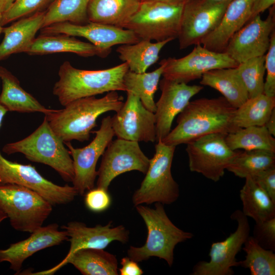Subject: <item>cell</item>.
Here are the masks:
<instances>
[{"instance_id": "obj_1", "label": "cell", "mask_w": 275, "mask_h": 275, "mask_svg": "<svg viewBox=\"0 0 275 275\" xmlns=\"http://www.w3.org/2000/svg\"><path fill=\"white\" fill-rule=\"evenodd\" d=\"M236 109L223 96L189 101L178 114L176 126L161 141L176 147L209 134L234 132L239 129L234 122Z\"/></svg>"}, {"instance_id": "obj_2", "label": "cell", "mask_w": 275, "mask_h": 275, "mask_svg": "<svg viewBox=\"0 0 275 275\" xmlns=\"http://www.w3.org/2000/svg\"><path fill=\"white\" fill-rule=\"evenodd\" d=\"M123 97L117 91L108 92L104 97L95 96L70 102L64 109L45 115L54 133L65 142L88 141L97 120L109 111L118 112L123 105Z\"/></svg>"}, {"instance_id": "obj_3", "label": "cell", "mask_w": 275, "mask_h": 275, "mask_svg": "<svg viewBox=\"0 0 275 275\" xmlns=\"http://www.w3.org/2000/svg\"><path fill=\"white\" fill-rule=\"evenodd\" d=\"M129 70L126 63L101 70H83L63 62L58 71L59 79L53 94L65 106L75 100L111 91H125L124 76Z\"/></svg>"}, {"instance_id": "obj_4", "label": "cell", "mask_w": 275, "mask_h": 275, "mask_svg": "<svg viewBox=\"0 0 275 275\" xmlns=\"http://www.w3.org/2000/svg\"><path fill=\"white\" fill-rule=\"evenodd\" d=\"M163 205L155 203L154 208L142 204L135 206L147 227L148 235L143 245L129 247L127 255L131 259L140 262L156 257L163 259L171 267L176 245L193 238L192 233L184 231L173 223Z\"/></svg>"}, {"instance_id": "obj_5", "label": "cell", "mask_w": 275, "mask_h": 275, "mask_svg": "<svg viewBox=\"0 0 275 275\" xmlns=\"http://www.w3.org/2000/svg\"><path fill=\"white\" fill-rule=\"evenodd\" d=\"M64 142L53 131L44 117L40 126L25 138L6 144L2 151L7 155L20 153L28 160L49 166L65 181L74 177L73 160Z\"/></svg>"}, {"instance_id": "obj_6", "label": "cell", "mask_w": 275, "mask_h": 275, "mask_svg": "<svg viewBox=\"0 0 275 275\" xmlns=\"http://www.w3.org/2000/svg\"><path fill=\"white\" fill-rule=\"evenodd\" d=\"M52 205L34 190L16 184H0V209L15 230L32 233L43 226Z\"/></svg>"}, {"instance_id": "obj_7", "label": "cell", "mask_w": 275, "mask_h": 275, "mask_svg": "<svg viewBox=\"0 0 275 275\" xmlns=\"http://www.w3.org/2000/svg\"><path fill=\"white\" fill-rule=\"evenodd\" d=\"M175 148L161 141H157L155 153L150 159L145 177L133 194L132 201L135 207L155 203L169 205L177 200L180 195L179 186L171 172Z\"/></svg>"}, {"instance_id": "obj_8", "label": "cell", "mask_w": 275, "mask_h": 275, "mask_svg": "<svg viewBox=\"0 0 275 275\" xmlns=\"http://www.w3.org/2000/svg\"><path fill=\"white\" fill-rule=\"evenodd\" d=\"M184 4L142 1L124 29L133 31L140 39L173 40L178 37Z\"/></svg>"}, {"instance_id": "obj_9", "label": "cell", "mask_w": 275, "mask_h": 275, "mask_svg": "<svg viewBox=\"0 0 275 275\" xmlns=\"http://www.w3.org/2000/svg\"><path fill=\"white\" fill-rule=\"evenodd\" d=\"M227 134H207L186 144L191 172L202 174L214 182L219 181L236 155L226 142Z\"/></svg>"}, {"instance_id": "obj_10", "label": "cell", "mask_w": 275, "mask_h": 275, "mask_svg": "<svg viewBox=\"0 0 275 275\" xmlns=\"http://www.w3.org/2000/svg\"><path fill=\"white\" fill-rule=\"evenodd\" d=\"M231 1L187 0L183 5L177 38L183 49L201 43L219 24Z\"/></svg>"}, {"instance_id": "obj_11", "label": "cell", "mask_w": 275, "mask_h": 275, "mask_svg": "<svg viewBox=\"0 0 275 275\" xmlns=\"http://www.w3.org/2000/svg\"><path fill=\"white\" fill-rule=\"evenodd\" d=\"M7 183L29 188L39 194L52 206L68 204L78 195L73 186L56 184L42 176L32 164L9 160L0 152V184Z\"/></svg>"}, {"instance_id": "obj_12", "label": "cell", "mask_w": 275, "mask_h": 275, "mask_svg": "<svg viewBox=\"0 0 275 275\" xmlns=\"http://www.w3.org/2000/svg\"><path fill=\"white\" fill-rule=\"evenodd\" d=\"M94 132L95 133L94 139L83 148H74L70 142L64 143L73 160L74 170L73 186L81 196L94 188L97 176L96 170L97 161L115 135L112 117L107 116L103 118L99 129Z\"/></svg>"}, {"instance_id": "obj_13", "label": "cell", "mask_w": 275, "mask_h": 275, "mask_svg": "<svg viewBox=\"0 0 275 275\" xmlns=\"http://www.w3.org/2000/svg\"><path fill=\"white\" fill-rule=\"evenodd\" d=\"M237 222L236 230L224 240L211 244L209 261H200L193 268L191 275H232L238 266L236 258L250 234L248 217L237 210L231 216Z\"/></svg>"}, {"instance_id": "obj_14", "label": "cell", "mask_w": 275, "mask_h": 275, "mask_svg": "<svg viewBox=\"0 0 275 275\" xmlns=\"http://www.w3.org/2000/svg\"><path fill=\"white\" fill-rule=\"evenodd\" d=\"M164 61L163 78L186 84L201 78L210 70L235 68L238 65L226 52L211 51L200 44L182 58H169Z\"/></svg>"}, {"instance_id": "obj_15", "label": "cell", "mask_w": 275, "mask_h": 275, "mask_svg": "<svg viewBox=\"0 0 275 275\" xmlns=\"http://www.w3.org/2000/svg\"><path fill=\"white\" fill-rule=\"evenodd\" d=\"M150 159L137 142L118 139L112 141L102 155L97 171V187L108 190L111 182L124 173L147 172Z\"/></svg>"}, {"instance_id": "obj_16", "label": "cell", "mask_w": 275, "mask_h": 275, "mask_svg": "<svg viewBox=\"0 0 275 275\" xmlns=\"http://www.w3.org/2000/svg\"><path fill=\"white\" fill-rule=\"evenodd\" d=\"M41 34H65L87 39L107 57L116 45L133 44L141 39L133 31L109 24L89 21L84 24L60 22L44 27Z\"/></svg>"}, {"instance_id": "obj_17", "label": "cell", "mask_w": 275, "mask_h": 275, "mask_svg": "<svg viewBox=\"0 0 275 275\" xmlns=\"http://www.w3.org/2000/svg\"><path fill=\"white\" fill-rule=\"evenodd\" d=\"M274 5L270 8L266 19L260 15L250 19L229 40L224 52L238 64L249 59L265 55L274 30Z\"/></svg>"}, {"instance_id": "obj_18", "label": "cell", "mask_w": 275, "mask_h": 275, "mask_svg": "<svg viewBox=\"0 0 275 275\" xmlns=\"http://www.w3.org/2000/svg\"><path fill=\"white\" fill-rule=\"evenodd\" d=\"M154 113L147 109L140 99L127 92V99L112 117V127L117 138L137 142L156 141Z\"/></svg>"}, {"instance_id": "obj_19", "label": "cell", "mask_w": 275, "mask_h": 275, "mask_svg": "<svg viewBox=\"0 0 275 275\" xmlns=\"http://www.w3.org/2000/svg\"><path fill=\"white\" fill-rule=\"evenodd\" d=\"M161 91L155 103L156 141H162L171 131L175 117L181 112L190 99L199 93L203 87L188 85L163 78L159 81Z\"/></svg>"}, {"instance_id": "obj_20", "label": "cell", "mask_w": 275, "mask_h": 275, "mask_svg": "<svg viewBox=\"0 0 275 275\" xmlns=\"http://www.w3.org/2000/svg\"><path fill=\"white\" fill-rule=\"evenodd\" d=\"M62 229L66 231L67 240L70 243L69 252L63 260L79 249H104L113 241L125 243L129 240V232L125 227L122 225L113 227L112 222L105 226L90 227L84 223L71 221L62 226Z\"/></svg>"}, {"instance_id": "obj_21", "label": "cell", "mask_w": 275, "mask_h": 275, "mask_svg": "<svg viewBox=\"0 0 275 275\" xmlns=\"http://www.w3.org/2000/svg\"><path fill=\"white\" fill-rule=\"evenodd\" d=\"M65 230L60 231L56 223L50 224L31 233L26 239L0 249V263L7 262L10 268L18 274L24 261L37 252L67 240Z\"/></svg>"}, {"instance_id": "obj_22", "label": "cell", "mask_w": 275, "mask_h": 275, "mask_svg": "<svg viewBox=\"0 0 275 275\" xmlns=\"http://www.w3.org/2000/svg\"><path fill=\"white\" fill-rule=\"evenodd\" d=\"M254 0H232L218 26L201 42L206 48L224 52L232 36L250 19Z\"/></svg>"}, {"instance_id": "obj_23", "label": "cell", "mask_w": 275, "mask_h": 275, "mask_svg": "<svg viewBox=\"0 0 275 275\" xmlns=\"http://www.w3.org/2000/svg\"><path fill=\"white\" fill-rule=\"evenodd\" d=\"M73 265L84 275H118V263L115 255L104 249H81L51 268L30 274L51 275L67 264Z\"/></svg>"}, {"instance_id": "obj_24", "label": "cell", "mask_w": 275, "mask_h": 275, "mask_svg": "<svg viewBox=\"0 0 275 275\" xmlns=\"http://www.w3.org/2000/svg\"><path fill=\"white\" fill-rule=\"evenodd\" d=\"M45 10L20 18L3 27L4 38L0 43V62L13 54L25 52L33 43L36 34L43 26Z\"/></svg>"}, {"instance_id": "obj_25", "label": "cell", "mask_w": 275, "mask_h": 275, "mask_svg": "<svg viewBox=\"0 0 275 275\" xmlns=\"http://www.w3.org/2000/svg\"><path fill=\"white\" fill-rule=\"evenodd\" d=\"M0 80L2 89L0 102L7 110L22 113L38 112L45 115L56 109L45 107L20 86L17 77L6 68L0 66Z\"/></svg>"}, {"instance_id": "obj_26", "label": "cell", "mask_w": 275, "mask_h": 275, "mask_svg": "<svg viewBox=\"0 0 275 275\" xmlns=\"http://www.w3.org/2000/svg\"><path fill=\"white\" fill-rule=\"evenodd\" d=\"M70 52L82 57L97 56L102 58L100 50L91 43L65 34H41L36 38L26 53L31 56Z\"/></svg>"}, {"instance_id": "obj_27", "label": "cell", "mask_w": 275, "mask_h": 275, "mask_svg": "<svg viewBox=\"0 0 275 275\" xmlns=\"http://www.w3.org/2000/svg\"><path fill=\"white\" fill-rule=\"evenodd\" d=\"M140 3V0H90L89 21L124 28Z\"/></svg>"}, {"instance_id": "obj_28", "label": "cell", "mask_w": 275, "mask_h": 275, "mask_svg": "<svg viewBox=\"0 0 275 275\" xmlns=\"http://www.w3.org/2000/svg\"><path fill=\"white\" fill-rule=\"evenodd\" d=\"M200 84L219 92L226 100L237 108L249 98L248 91L235 68L210 70L201 77Z\"/></svg>"}, {"instance_id": "obj_29", "label": "cell", "mask_w": 275, "mask_h": 275, "mask_svg": "<svg viewBox=\"0 0 275 275\" xmlns=\"http://www.w3.org/2000/svg\"><path fill=\"white\" fill-rule=\"evenodd\" d=\"M171 41L168 39L152 42L141 39L133 44L121 45L116 51L120 59L127 64L130 71L144 73L158 60L161 50Z\"/></svg>"}, {"instance_id": "obj_30", "label": "cell", "mask_w": 275, "mask_h": 275, "mask_svg": "<svg viewBox=\"0 0 275 275\" xmlns=\"http://www.w3.org/2000/svg\"><path fill=\"white\" fill-rule=\"evenodd\" d=\"M242 204V213L260 223L275 217V202L250 177L240 190Z\"/></svg>"}, {"instance_id": "obj_31", "label": "cell", "mask_w": 275, "mask_h": 275, "mask_svg": "<svg viewBox=\"0 0 275 275\" xmlns=\"http://www.w3.org/2000/svg\"><path fill=\"white\" fill-rule=\"evenodd\" d=\"M159 65L158 68L150 72L135 73L128 70L124 76L126 92L137 96L143 105L153 113L156 111L154 94L165 66L164 59Z\"/></svg>"}, {"instance_id": "obj_32", "label": "cell", "mask_w": 275, "mask_h": 275, "mask_svg": "<svg viewBox=\"0 0 275 275\" xmlns=\"http://www.w3.org/2000/svg\"><path fill=\"white\" fill-rule=\"evenodd\" d=\"M275 108V97L264 93L248 99L235 110L234 122L239 128L264 126Z\"/></svg>"}, {"instance_id": "obj_33", "label": "cell", "mask_w": 275, "mask_h": 275, "mask_svg": "<svg viewBox=\"0 0 275 275\" xmlns=\"http://www.w3.org/2000/svg\"><path fill=\"white\" fill-rule=\"evenodd\" d=\"M275 166V153L264 150L237 152L226 170L245 178Z\"/></svg>"}, {"instance_id": "obj_34", "label": "cell", "mask_w": 275, "mask_h": 275, "mask_svg": "<svg viewBox=\"0 0 275 275\" xmlns=\"http://www.w3.org/2000/svg\"><path fill=\"white\" fill-rule=\"evenodd\" d=\"M229 148L236 151L264 150L275 153V139L264 126H249L239 128L226 136Z\"/></svg>"}, {"instance_id": "obj_35", "label": "cell", "mask_w": 275, "mask_h": 275, "mask_svg": "<svg viewBox=\"0 0 275 275\" xmlns=\"http://www.w3.org/2000/svg\"><path fill=\"white\" fill-rule=\"evenodd\" d=\"M90 0H53L45 10L43 26L69 22L84 24L89 22L87 9Z\"/></svg>"}, {"instance_id": "obj_36", "label": "cell", "mask_w": 275, "mask_h": 275, "mask_svg": "<svg viewBox=\"0 0 275 275\" xmlns=\"http://www.w3.org/2000/svg\"><path fill=\"white\" fill-rule=\"evenodd\" d=\"M242 249L245 259L238 266L250 269L252 275H274V252L261 246L252 236L246 239Z\"/></svg>"}, {"instance_id": "obj_37", "label": "cell", "mask_w": 275, "mask_h": 275, "mask_svg": "<svg viewBox=\"0 0 275 275\" xmlns=\"http://www.w3.org/2000/svg\"><path fill=\"white\" fill-rule=\"evenodd\" d=\"M265 55L255 57L238 64L236 67L249 94L252 98L263 93Z\"/></svg>"}, {"instance_id": "obj_38", "label": "cell", "mask_w": 275, "mask_h": 275, "mask_svg": "<svg viewBox=\"0 0 275 275\" xmlns=\"http://www.w3.org/2000/svg\"><path fill=\"white\" fill-rule=\"evenodd\" d=\"M53 0H16L2 15L1 23L4 26L20 18L38 12L44 11Z\"/></svg>"}, {"instance_id": "obj_39", "label": "cell", "mask_w": 275, "mask_h": 275, "mask_svg": "<svg viewBox=\"0 0 275 275\" xmlns=\"http://www.w3.org/2000/svg\"><path fill=\"white\" fill-rule=\"evenodd\" d=\"M252 236L261 246L274 252L275 217L255 223Z\"/></svg>"}, {"instance_id": "obj_40", "label": "cell", "mask_w": 275, "mask_h": 275, "mask_svg": "<svg viewBox=\"0 0 275 275\" xmlns=\"http://www.w3.org/2000/svg\"><path fill=\"white\" fill-rule=\"evenodd\" d=\"M266 77L264 80L263 93L275 97V31L271 33L270 45L265 54V62Z\"/></svg>"}, {"instance_id": "obj_41", "label": "cell", "mask_w": 275, "mask_h": 275, "mask_svg": "<svg viewBox=\"0 0 275 275\" xmlns=\"http://www.w3.org/2000/svg\"><path fill=\"white\" fill-rule=\"evenodd\" d=\"M84 202L85 206L90 211L101 212L109 207L112 200L108 190L97 187L87 191Z\"/></svg>"}, {"instance_id": "obj_42", "label": "cell", "mask_w": 275, "mask_h": 275, "mask_svg": "<svg viewBox=\"0 0 275 275\" xmlns=\"http://www.w3.org/2000/svg\"><path fill=\"white\" fill-rule=\"evenodd\" d=\"M251 178L275 202V166L261 171Z\"/></svg>"}, {"instance_id": "obj_43", "label": "cell", "mask_w": 275, "mask_h": 275, "mask_svg": "<svg viewBox=\"0 0 275 275\" xmlns=\"http://www.w3.org/2000/svg\"><path fill=\"white\" fill-rule=\"evenodd\" d=\"M122 267L119 269L121 275H142L144 271L138 262L128 257H123L121 260Z\"/></svg>"}, {"instance_id": "obj_44", "label": "cell", "mask_w": 275, "mask_h": 275, "mask_svg": "<svg viewBox=\"0 0 275 275\" xmlns=\"http://www.w3.org/2000/svg\"><path fill=\"white\" fill-rule=\"evenodd\" d=\"M274 4L275 0H254L252 7L250 19L260 15L261 13L274 6Z\"/></svg>"}, {"instance_id": "obj_45", "label": "cell", "mask_w": 275, "mask_h": 275, "mask_svg": "<svg viewBox=\"0 0 275 275\" xmlns=\"http://www.w3.org/2000/svg\"><path fill=\"white\" fill-rule=\"evenodd\" d=\"M269 133L273 136H275V108L273 110L269 118L264 125Z\"/></svg>"}, {"instance_id": "obj_46", "label": "cell", "mask_w": 275, "mask_h": 275, "mask_svg": "<svg viewBox=\"0 0 275 275\" xmlns=\"http://www.w3.org/2000/svg\"><path fill=\"white\" fill-rule=\"evenodd\" d=\"M16 0H0V15L5 13Z\"/></svg>"}, {"instance_id": "obj_47", "label": "cell", "mask_w": 275, "mask_h": 275, "mask_svg": "<svg viewBox=\"0 0 275 275\" xmlns=\"http://www.w3.org/2000/svg\"><path fill=\"white\" fill-rule=\"evenodd\" d=\"M7 112V110L0 102V128L2 125L3 119Z\"/></svg>"}, {"instance_id": "obj_48", "label": "cell", "mask_w": 275, "mask_h": 275, "mask_svg": "<svg viewBox=\"0 0 275 275\" xmlns=\"http://www.w3.org/2000/svg\"><path fill=\"white\" fill-rule=\"evenodd\" d=\"M156 1H163V2L174 3V4H184L187 0H156Z\"/></svg>"}, {"instance_id": "obj_49", "label": "cell", "mask_w": 275, "mask_h": 275, "mask_svg": "<svg viewBox=\"0 0 275 275\" xmlns=\"http://www.w3.org/2000/svg\"><path fill=\"white\" fill-rule=\"evenodd\" d=\"M6 218V215L0 209V224Z\"/></svg>"}, {"instance_id": "obj_50", "label": "cell", "mask_w": 275, "mask_h": 275, "mask_svg": "<svg viewBox=\"0 0 275 275\" xmlns=\"http://www.w3.org/2000/svg\"><path fill=\"white\" fill-rule=\"evenodd\" d=\"M1 18H2V16L0 15V35L2 33H3V26L2 25V23H1Z\"/></svg>"}, {"instance_id": "obj_51", "label": "cell", "mask_w": 275, "mask_h": 275, "mask_svg": "<svg viewBox=\"0 0 275 275\" xmlns=\"http://www.w3.org/2000/svg\"><path fill=\"white\" fill-rule=\"evenodd\" d=\"M216 1H232V0H213Z\"/></svg>"}, {"instance_id": "obj_52", "label": "cell", "mask_w": 275, "mask_h": 275, "mask_svg": "<svg viewBox=\"0 0 275 275\" xmlns=\"http://www.w3.org/2000/svg\"><path fill=\"white\" fill-rule=\"evenodd\" d=\"M141 1H143V0H140Z\"/></svg>"}, {"instance_id": "obj_53", "label": "cell", "mask_w": 275, "mask_h": 275, "mask_svg": "<svg viewBox=\"0 0 275 275\" xmlns=\"http://www.w3.org/2000/svg\"><path fill=\"white\" fill-rule=\"evenodd\" d=\"M0 81H1V80H0Z\"/></svg>"}]
</instances>
